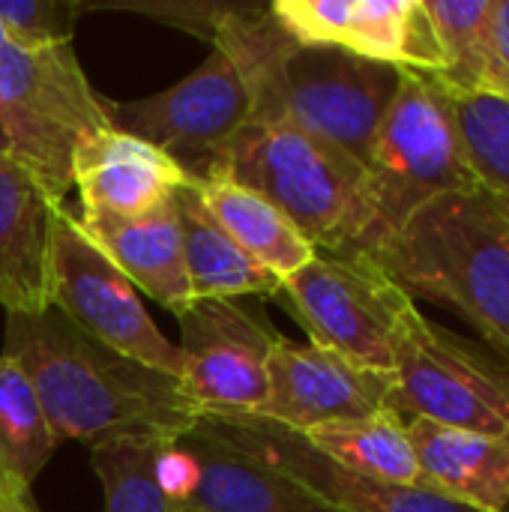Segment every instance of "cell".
<instances>
[{
    "label": "cell",
    "mask_w": 509,
    "mask_h": 512,
    "mask_svg": "<svg viewBox=\"0 0 509 512\" xmlns=\"http://www.w3.org/2000/svg\"><path fill=\"white\" fill-rule=\"evenodd\" d=\"M0 354L33 384L57 444L93 447L123 435L180 438L201 417L180 378L117 354L54 306L3 315Z\"/></svg>",
    "instance_id": "obj_1"
},
{
    "label": "cell",
    "mask_w": 509,
    "mask_h": 512,
    "mask_svg": "<svg viewBox=\"0 0 509 512\" xmlns=\"http://www.w3.org/2000/svg\"><path fill=\"white\" fill-rule=\"evenodd\" d=\"M369 258L414 303L459 312L509 366V222L486 192L423 201Z\"/></svg>",
    "instance_id": "obj_2"
},
{
    "label": "cell",
    "mask_w": 509,
    "mask_h": 512,
    "mask_svg": "<svg viewBox=\"0 0 509 512\" xmlns=\"http://www.w3.org/2000/svg\"><path fill=\"white\" fill-rule=\"evenodd\" d=\"M207 174L264 195L324 255L369 258L381 240L366 168L288 123H246L201 177Z\"/></svg>",
    "instance_id": "obj_3"
},
{
    "label": "cell",
    "mask_w": 509,
    "mask_h": 512,
    "mask_svg": "<svg viewBox=\"0 0 509 512\" xmlns=\"http://www.w3.org/2000/svg\"><path fill=\"white\" fill-rule=\"evenodd\" d=\"M105 96L87 81L72 42H0V132L6 153L63 204L78 147L108 129Z\"/></svg>",
    "instance_id": "obj_4"
},
{
    "label": "cell",
    "mask_w": 509,
    "mask_h": 512,
    "mask_svg": "<svg viewBox=\"0 0 509 512\" xmlns=\"http://www.w3.org/2000/svg\"><path fill=\"white\" fill-rule=\"evenodd\" d=\"M366 189L381 240L429 198L480 192L465 162L444 87L435 75L414 69L402 72L396 99L390 102L366 159Z\"/></svg>",
    "instance_id": "obj_5"
},
{
    "label": "cell",
    "mask_w": 509,
    "mask_h": 512,
    "mask_svg": "<svg viewBox=\"0 0 509 512\" xmlns=\"http://www.w3.org/2000/svg\"><path fill=\"white\" fill-rule=\"evenodd\" d=\"M390 411L509 438V366L429 321L414 303L396 339Z\"/></svg>",
    "instance_id": "obj_6"
},
{
    "label": "cell",
    "mask_w": 509,
    "mask_h": 512,
    "mask_svg": "<svg viewBox=\"0 0 509 512\" xmlns=\"http://www.w3.org/2000/svg\"><path fill=\"white\" fill-rule=\"evenodd\" d=\"M273 300L300 321L309 342L363 369L393 375L399 327L414 300L372 258L318 252L282 279Z\"/></svg>",
    "instance_id": "obj_7"
},
{
    "label": "cell",
    "mask_w": 509,
    "mask_h": 512,
    "mask_svg": "<svg viewBox=\"0 0 509 512\" xmlns=\"http://www.w3.org/2000/svg\"><path fill=\"white\" fill-rule=\"evenodd\" d=\"M48 306L117 354L180 378V348L153 324L135 285L90 243L66 207H57L51 222Z\"/></svg>",
    "instance_id": "obj_8"
},
{
    "label": "cell",
    "mask_w": 509,
    "mask_h": 512,
    "mask_svg": "<svg viewBox=\"0 0 509 512\" xmlns=\"http://www.w3.org/2000/svg\"><path fill=\"white\" fill-rule=\"evenodd\" d=\"M105 114L114 129L159 147L195 180L252 120V102L228 54L213 48L183 81L153 96L129 102L105 96Z\"/></svg>",
    "instance_id": "obj_9"
},
{
    "label": "cell",
    "mask_w": 509,
    "mask_h": 512,
    "mask_svg": "<svg viewBox=\"0 0 509 512\" xmlns=\"http://www.w3.org/2000/svg\"><path fill=\"white\" fill-rule=\"evenodd\" d=\"M180 324V384L201 414H261L267 363L282 333L237 300H192Z\"/></svg>",
    "instance_id": "obj_10"
},
{
    "label": "cell",
    "mask_w": 509,
    "mask_h": 512,
    "mask_svg": "<svg viewBox=\"0 0 509 512\" xmlns=\"http://www.w3.org/2000/svg\"><path fill=\"white\" fill-rule=\"evenodd\" d=\"M270 12L294 42L345 48L414 72H444L423 0H276Z\"/></svg>",
    "instance_id": "obj_11"
},
{
    "label": "cell",
    "mask_w": 509,
    "mask_h": 512,
    "mask_svg": "<svg viewBox=\"0 0 509 512\" xmlns=\"http://www.w3.org/2000/svg\"><path fill=\"white\" fill-rule=\"evenodd\" d=\"M201 423L252 459L303 483L342 512H480L426 486H393L348 474L312 450L300 432L258 414H201Z\"/></svg>",
    "instance_id": "obj_12"
},
{
    "label": "cell",
    "mask_w": 509,
    "mask_h": 512,
    "mask_svg": "<svg viewBox=\"0 0 509 512\" xmlns=\"http://www.w3.org/2000/svg\"><path fill=\"white\" fill-rule=\"evenodd\" d=\"M393 375L363 369L315 342L282 336L267 363V402L258 417L300 435L342 420L390 411Z\"/></svg>",
    "instance_id": "obj_13"
},
{
    "label": "cell",
    "mask_w": 509,
    "mask_h": 512,
    "mask_svg": "<svg viewBox=\"0 0 509 512\" xmlns=\"http://www.w3.org/2000/svg\"><path fill=\"white\" fill-rule=\"evenodd\" d=\"M186 183L189 177L168 153L114 126L90 135L72 159V189L87 216L141 219Z\"/></svg>",
    "instance_id": "obj_14"
},
{
    "label": "cell",
    "mask_w": 509,
    "mask_h": 512,
    "mask_svg": "<svg viewBox=\"0 0 509 512\" xmlns=\"http://www.w3.org/2000/svg\"><path fill=\"white\" fill-rule=\"evenodd\" d=\"M177 444L195 468L192 489L180 501L186 512H342L303 483L219 438L201 417Z\"/></svg>",
    "instance_id": "obj_15"
},
{
    "label": "cell",
    "mask_w": 509,
    "mask_h": 512,
    "mask_svg": "<svg viewBox=\"0 0 509 512\" xmlns=\"http://www.w3.org/2000/svg\"><path fill=\"white\" fill-rule=\"evenodd\" d=\"M57 204L39 180L0 153V312L48 309V252Z\"/></svg>",
    "instance_id": "obj_16"
},
{
    "label": "cell",
    "mask_w": 509,
    "mask_h": 512,
    "mask_svg": "<svg viewBox=\"0 0 509 512\" xmlns=\"http://www.w3.org/2000/svg\"><path fill=\"white\" fill-rule=\"evenodd\" d=\"M420 486L480 512H509V438L408 420Z\"/></svg>",
    "instance_id": "obj_17"
},
{
    "label": "cell",
    "mask_w": 509,
    "mask_h": 512,
    "mask_svg": "<svg viewBox=\"0 0 509 512\" xmlns=\"http://www.w3.org/2000/svg\"><path fill=\"white\" fill-rule=\"evenodd\" d=\"M75 219L90 243L102 249L114 261V267L135 285V291L147 294L168 312H180L195 300L186 279L174 198L141 219H108L87 213H78Z\"/></svg>",
    "instance_id": "obj_18"
},
{
    "label": "cell",
    "mask_w": 509,
    "mask_h": 512,
    "mask_svg": "<svg viewBox=\"0 0 509 512\" xmlns=\"http://www.w3.org/2000/svg\"><path fill=\"white\" fill-rule=\"evenodd\" d=\"M189 186L198 192L204 210L222 225V231L276 279L294 276L318 255L291 219L255 189L222 174L189 180Z\"/></svg>",
    "instance_id": "obj_19"
},
{
    "label": "cell",
    "mask_w": 509,
    "mask_h": 512,
    "mask_svg": "<svg viewBox=\"0 0 509 512\" xmlns=\"http://www.w3.org/2000/svg\"><path fill=\"white\" fill-rule=\"evenodd\" d=\"M183 264L195 300H240V297H276L282 279L264 270L252 255H246L222 225L204 210L198 192L186 183L174 195Z\"/></svg>",
    "instance_id": "obj_20"
},
{
    "label": "cell",
    "mask_w": 509,
    "mask_h": 512,
    "mask_svg": "<svg viewBox=\"0 0 509 512\" xmlns=\"http://www.w3.org/2000/svg\"><path fill=\"white\" fill-rule=\"evenodd\" d=\"M303 438L312 444V450H318L324 459H330L348 474L375 483L420 486V468L408 435V420L396 411L327 423L306 432Z\"/></svg>",
    "instance_id": "obj_21"
},
{
    "label": "cell",
    "mask_w": 509,
    "mask_h": 512,
    "mask_svg": "<svg viewBox=\"0 0 509 512\" xmlns=\"http://www.w3.org/2000/svg\"><path fill=\"white\" fill-rule=\"evenodd\" d=\"M495 0H423L432 21L444 72L438 81L456 90H486L509 99V75L492 30Z\"/></svg>",
    "instance_id": "obj_22"
},
{
    "label": "cell",
    "mask_w": 509,
    "mask_h": 512,
    "mask_svg": "<svg viewBox=\"0 0 509 512\" xmlns=\"http://www.w3.org/2000/svg\"><path fill=\"white\" fill-rule=\"evenodd\" d=\"M57 447L33 384L0 354V498L33 501V483Z\"/></svg>",
    "instance_id": "obj_23"
},
{
    "label": "cell",
    "mask_w": 509,
    "mask_h": 512,
    "mask_svg": "<svg viewBox=\"0 0 509 512\" xmlns=\"http://www.w3.org/2000/svg\"><path fill=\"white\" fill-rule=\"evenodd\" d=\"M162 435H123L90 447V468L96 471L105 507L102 512H186L159 477Z\"/></svg>",
    "instance_id": "obj_24"
},
{
    "label": "cell",
    "mask_w": 509,
    "mask_h": 512,
    "mask_svg": "<svg viewBox=\"0 0 509 512\" xmlns=\"http://www.w3.org/2000/svg\"><path fill=\"white\" fill-rule=\"evenodd\" d=\"M441 87L480 192L509 201V99L486 90H456L444 81Z\"/></svg>",
    "instance_id": "obj_25"
},
{
    "label": "cell",
    "mask_w": 509,
    "mask_h": 512,
    "mask_svg": "<svg viewBox=\"0 0 509 512\" xmlns=\"http://www.w3.org/2000/svg\"><path fill=\"white\" fill-rule=\"evenodd\" d=\"M249 0H84L81 12L87 9H111V12H132L153 18L165 27L183 30L201 42H216L219 27L237 15Z\"/></svg>",
    "instance_id": "obj_26"
},
{
    "label": "cell",
    "mask_w": 509,
    "mask_h": 512,
    "mask_svg": "<svg viewBox=\"0 0 509 512\" xmlns=\"http://www.w3.org/2000/svg\"><path fill=\"white\" fill-rule=\"evenodd\" d=\"M75 0H0V24L21 45H63L75 36Z\"/></svg>",
    "instance_id": "obj_27"
},
{
    "label": "cell",
    "mask_w": 509,
    "mask_h": 512,
    "mask_svg": "<svg viewBox=\"0 0 509 512\" xmlns=\"http://www.w3.org/2000/svg\"><path fill=\"white\" fill-rule=\"evenodd\" d=\"M492 30H495L498 57H501V63H504L509 75V0H495L492 3Z\"/></svg>",
    "instance_id": "obj_28"
},
{
    "label": "cell",
    "mask_w": 509,
    "mask_h": 512,
    "mask_svg": "<svg viewBox=\"0 0 509 512\" xmlns=\"http://www.w3.org/2000/svg\"><path fill=\"white\" fill-rule=\"evenodd\" d=\"M0 512H39L33 501H12V498H0Z\"/></svg>",
    "instance_id": "obj_29"
},
{
    "label": "cell",
    "mask_w": 509,
    "mask_h": 512,
    "mask_svg": "<svg viewBox=\"0 0 509 512\" xmlns=\"http://www.w3.org/2000/svg\"><path fill=\"white\" fill-rule=\"evenodd\" d=\"M489 198H492V195H489ZM492 201H495V207H498V210L504 213V219L509 222V201H507V198H492Z\"/></svg>",
    "instance_id": "obj_30"
},
{
    "label": "cell",
    "mask_w": 509,
    "mask_h": 512,
    "mask_svg": "<svg viewBox=\"0 0 509 512\" xmlns=\"http://www.w3.org/2000/svg\"><path fill=\"white\" fill-rule=\"evenodd\" d=\"M0 153H6V138H3V132H0Z\"/></svg>",
    "instance_id": "obj_31"
}]
</instances>
